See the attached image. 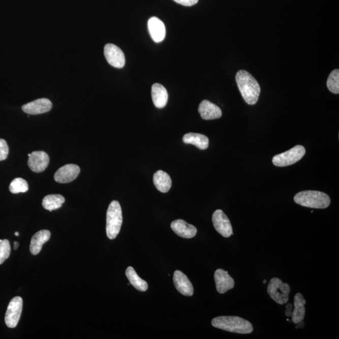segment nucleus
Wrapping results in <instances>:
<instances>
[{"label":"nucleus","instance_id":"nucleus-1","mask_svg":"<svg viewBox=\"0 0 339 339\" xmlns=\"http://www.w3.org/2000/svg\"><path fill=\"white\" fill-rule=\"evenodd\" d=\"M236 81L245 102L255 105L260 97L261 88L255 77L248 72L241 70L236 74Z\"/></svg>","mask_w":339,"mask_h":339},{"label":"nucleus","instance_id":"nucleus-2","mask_svg":"<svg viewBox=\"0 0 339 339\" xmlns=\"http://www.w3.org/2000/svg\"><path fill=\"white\" fill-rule=\"evenodd\" d=\"M213 327L228 332L247 334L253 332V325L239 317L221 316L212 320Z\"/></svg>","mask_w":339,"mask_h":339},{"label":"nucleus","instance_id":"nucleus-3","mask_svg":"<svg viewBox=\"0 0 339 339\" xmlns=\"http://www.w3.org/2000/svg\"><path fill=\"white\" fill-rule=\"evenodd\" d=\"M294 201L301 206L314 209H325L330 204V198L327 194L315 191L298 192L294 197Z\"/></svg>","mask_w":339,"mask_h":339},{"label":"nucleus","instance_id":"nucleus-4","mask_svg":"<svg viewBox=\"0 0 339 339\" xmlns=\"http://www.w3.org/2000/svg\"><path fill=\"white\" fill-rule=\"evenodd\" d=\"M122 223L121 205L116 201H112L106 213V234L109 239L116 238L121 230Z\"/></svg>","mask_w":339,"mask_h":339},{"label":"nucleus","instance_id":"nucleus-5","mask_svg":"<svg viewBox=\"0 0 339 339\" xmlns=\"http://www.w3.org/2000/svg\"><path fill=\"white\" fill-rule=\"evenodd\" d=\"M267 290L269 297L279 305H284L289 300L291 290L290 285L286 283H283L278 278H273L270 280Z\"/></svg>","mask_w":339,"mask_h":339},{"label":"nucleus","instance_id":"nucleus-6","mask_svg":"<svg viewBox=\"0 0 339 339\" xmlns=\"http://www.w3.org/2000/svg\"><path fill=\"white\" fill-rule=\"evenodd\" d=\"M306 153L305 148L301 145H297L281 154L276 155L272 160L276 167H287L295 164L303 158Z\"/></svg>","mask_w":339,"mask_h":339},{"label":"nucleus","instance_id":"nucleus-7","mask_svg":"<svg viewBox=\"0 0 339 339\" xmlns=\"http://www.w3.org/2000/svg\"><path fill=\"white\" fill-rule=\"evenodd\" d=\"M23 309V300L20 297H15L10 301L5 315V324L9 328H15L19 322Z\"/></svg>","mask_w":339,"mask_h":339},{"label":"nucleus","instance_id":"nucleus-8","mask_svg":"<svg viewBox=\"0 0 339 339\" xmlns=\"http://www.w3.org/2000/svg\"><path fill=\"white\" fill-rule=\"evenodd\" d=\"M212 223L216 231L224 237L233 234L230 221L222 210H216L212 215Z\"/></svg>","mask_w":339,"mask_h":339},{"label":"nucleus","instance_id":"nucleus-9","mask_svg":"<svg viewBox=\"0 0 339 339\" xmlns=\"http://www.w3.org/2000/svg\"><path fill=\"white\" fill-rule=\"evenodd\" d=\"M107 62L115 68L121 69L125 65V57L124 52L116 45L106 44L104 50Z\"/></svg>","mask_w":339,"mask_h":339},{"label":"nucleus","instance_id":"nucleus-10","mask_svg":"<svg viewBox=\"0 0 339 339\" xmlns=\"http://www.w3.org/2000/svg\"><path fill=\"white\" fill-rule=\"evenodd\" d=\"M28 165L32 171L41 173L47 169L49 164V157L43 151H34L28 154Z\"/></svg>","mask_w":339,"mask_h":339},{"label":"nucleus","instance_id":"nucleus-11","mask_svg":"<svg viewBox=\"0 0 339 339\" xmlns=\"http://www.w3.org/2000/svg\"><path fill=\"white\" fill-rule=\"evenodd\" d=\"M80 168L76 165L68 164L60 168L54 175V179L57 182L66 183L71 182L78 177Z\"/></svg>","mask_w":339,"mask_h":339},{"label":"nucleus","instance_id":"nucleus-12","mask_svg":"<svg viewBox=\"0 0 339 339\" xmlns=\"http://www.w3.org/2000/svg\"><path fill=\"white\" fill-rule=\"evenodd\" d=\"M52 108L51 101L46 98L39 99L22 106V110L25 113L36 115L47 113Z\"/></svg>","mask_w":339,"mask_h":339},{"label":"nucleus","instance_id":"nucleus-13","mask_svg":"<svg viewBox=\"0 0 339 339\" xmlns=\"http://www.w3.org/2000/svg\"><path fill=\"white\" fill-rule=\"evenodd\" d=\"M214 280L216 289L221 294L233 289L234 287V280L233 278L229 275L228 271H224L223 269H218L215 271Z\"/></svg>","mask_w":339,"mask_h":339},{"label":"nucleus","instance_id":"nucleus-14","mask_svg":"<svg viewBox=\"0 0 339 339\" xmlns=\"http://www.w3.org/2000/svg\"><path fill=\"white\" fill-rule=\"evenodd\" d=\"M173 283H174L176 289L180 292L181 295L191 297L194 294L193 285L191 284L188 276L182 272L177 270L173 274Z\"/></svg>","mask_w":339,"mask_h":339},{"label":"nucleus","instance_id":"nucleus-15","mask_svg":"<svg viewBox=\"0 0 339 339\" xmlns=\"http://www.w3.org/2000/svg\"><path fill=\"white\" fill-rule=\"evenodd\" d=\"M171 228L178 236L186 239L192 238L197 233L196 227L181 220L173 221L171 224Z\"/></svg>","mask_w":339,"mask_h":339},{"label":"nucleus","instance_id":"nucleus-16","mask_svg":"<svg viewBox=\"0 0 339 339\" xmlns=\"http://www.w3.org/2000/svg\"><path fill=\"white\" fill-rule=\"evenodd\" d=\"M199 112L202 118L205 120L219 119L222 116V111L220 107L208 100L202 101L200 103Z\"/></svg>","mask_w":339,"mask_h":339},{"label":"nucleus","instance_id":"nucleus-17","mask_svg":"<svg viewBox=\"0 0 339 339\" xmlns=\"http://www.w3.org/2000/svg\"><path fill=\"white\" fill-rule=\"evenodd\" d=\"M148 26L149 34L154 42L160 43L164 41L166 36V29L162 21L158 18L151 17L148 20Z\"/></svg>","mask_w":339,"mask_h":339},{"label":"nucleus","instance_id":"nucleus-18","mask_svg":"<svg viewBox=\"0 0 339 339\" xmlns=\"http://www.w3.org/2000/svg\"><path fill=\"white\" fill-rule=\"evenodd\" d=\"M151 97L154 105L157 108H163L167 105L169 95L162 84H154L151 87Z\"/></svg>","mask_w":339,"mask_h":339},{"label":"nucleus","instance_id":"nucleus-19","mask_svg":"<svg viewBox=\"0 0 339 339\" xmlns=\"http://www.w3.org/2000/svg\"><path fill=\"white\" fill-rule=\"evenodd\" d=\"M50 232L48 230H41L37 232L32 237L30 251L32 255H38L42 250L43 245L49 241L50 238Z\"/></svg>","mask_w":339,"mask_h":339},{"label":"nucleus","instance_id":"nucleus-20","mask_svg":"<svg viewBox=\"0 0 339 339\" xmlns=\"http://www.w3.org/2000/svg\"><path fill=\"white\" fill-rule=\"evenodd\" d=\"M306 300L300 293H297L294 297V310L292 315V322L295 324L303 321L305 316V305Z\"/></svg>","mask_w":339,"mask_h":339},{"label":"nucleus","instance_id":"nucleus-21","mask_svg":"<svg viewBox=\"0 0 339 339\" xmlns=\"http://www.w3.org/2000/svg\"><path fill=\"white\" fill-rule=\"evenodd\" d=\"M183 141L186 144L197 146L202 150L209 147V140L206 136L199 133H187L183 137Z\"/></svg>","mask_w":339,"mask_h":339},{"label":"nucleus","instance_id":"nucleus-22","mask_svg":"<svg viewBox=\"0 0 339 339\" xmlns=\"http://www.w3.org/2000/svg\"><path fill=\"white\" fill-rule=\"evenodd\" d=\"M153 183L156 188L162 193H167L172 187V180L166 172L159 170L153 175Z\"/></svg>","mask_w":339,"mask_h":339},{"label":"nucleus","instance_id":"nucleus-23","mask_svg":"<svg viewBox=\"0 0 339 339\" xmlns=\"http://www.w3.org/2000/svg\"><path fill=\"white\" fill-rule=\"evenodd\" d=\"M65 202V199L60 194L48 195L42 201V205L44 209L52 211L62 207Z\"/></svg>","mask_w":339,"mask_h":339},{"label":"nucleus","instance_id":"nucleus-24","mask_svg":"<svg viewBox=\"0 0 339 339\" xmlns=\"http://www.w3.org/2000/svg\"><path fill=\"white\" fill-rule=\"evenodd\" d=\"M126 276L129 280L131 284L141 292H146L148 288L147 283L139 276L135 271V269L132 266H129L126 270Z\"/></svg>","mask_w":339,"mask_h":339},{"label":"nucleus","instance_id":"nucleus-25","mask_svg":"<svg viewBox=\"0 0 339 339\" xmlns=\"http://www.w3.org/2000/svg\"><path fill=\"white\" fill-rule=\"evenodd\" d=\"M9 190L11 193L15 194L25 193L28 191V184L23 178H17L11 182Z\"/></svg>","mask_w":339,"mask_h":339},{"label":"nucleus","instance_id":"nucleus-26","mask_svg":"<svg viewBox=\"0 0 339 339\" xmlns=\"http://www.w3.org/2000/svg\"><path fill=\"white\" fill-rule=\"evenodd\" d=\"M327 85L331 93L335 95L339 93V71L335 69L331 72L329 78L327 79Z\"/></svg>","mask_w":339,"mask_h":339},{"label":"nucleus","instance_id":"nucleus-27","mask_svg":"<svg viewBox=\"0 0 339 339\" xmlns=\"http://www.w3.org/2000/svg\"><path fill=\"white\" fill-rule=\"evenodd\" d=\"M10 252L11 247L9 240L0 239V265L9 258Z\"/></svg>","mask_w":339,"mask_h":339},{"label":"nucleus","instance_id":"nucleus-28","mask_svg":"<svg viewBox=\"0 0 339 339\" xmlns=\"http://www.w3.org/2000/svg\"><path fill=\"white\" fill-rule=\"evenodd\" d=\"M9 153V148L7 141L4 139H0V161L7 159Z\"/></svg>","mask_w":339,"mask_h":339},{"label":"nucleus","instance_id":"nucleus-29","mask_svg":"<svg viewBox=\"0 0 339 339\" xmlns=\"http://www.w3.org/2000/svg\"><path fill=\"white\" fill-rule=\"evenodd\" d=\"M173 1L183 6L191 7L197 4L199 0H173Z\"/></svg>","mask_w":339,"mask_h":339},{"label":"nucleus","instance_id":"nucleus-30","mask_svg":"<svg viewBox=\"0 0 339 339\" xmlns=\"http://www.w3.org/2000/svg\"><path fill=\"white\" fill-rule=\"evenodd\" d=\"M286 311H285V315L288 317H292L293 312V305L292 303H288L286 306Z\"/></svg>","mask_w":339,"mask_h":339},{"label":"nucleus","instance_id":"nucleus-31","mask_svg":"<svg viewBox=\"0 0 339 339\" xmlns=\"http://www.w3.org/2000/svg\"><path fill=\"white\" fill-rule=\"evenodd\" d=\"M18 245H19V243H18V242H14V250H17L18 248Z\"/></svg>","mask_w":339,"mask_h":339},{"label":"nucleus","instance_id":"nucleus-32","mask_svg":"<svg viewBox=\"0 0 339 339\" xmlns=\"http://www.w3.org/2000/svg\"><path fill=\"white\" fill-rule=\"evenodd\" d=\"M15 236H19V233H18V232H15Z\"/></svg>","mask_w":339,"mask_h":339},{"label":"nucleus","instance_id":"nucleus-33","mask_svg":"<svg viewBox=\"0 0 339 339\" xmlns=\"http://www.w3.org/2000/svg\"><path fill=\"white\" fill-rule=\"evenodd\" d=\"M266 280H264L263 284H266Z\"/></svg>","mask_w":339,"mask_h":339}]
</instances>
